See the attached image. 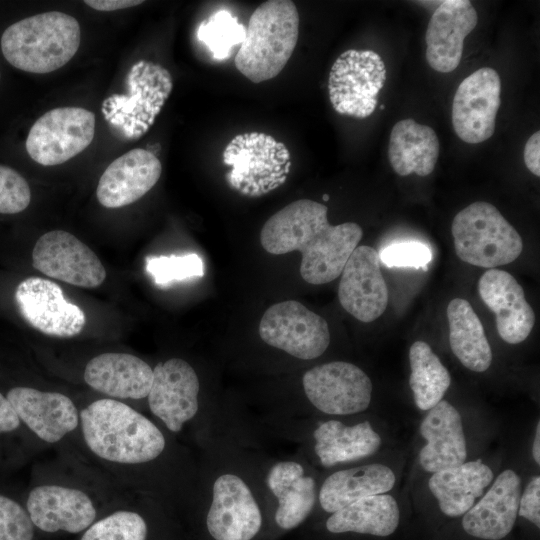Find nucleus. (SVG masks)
Listing matches in <instances>:
<instances>
[{
    "instance_id": "obj_14",
    "label": "nucleus",
    "mask_w": 540,
    "mask_h": 540,
    "mask_svg": "<svg viewBox=\"0 0 540 540\" xmlns=\"http://www.w3.org/2000/svg\"><path fill=\"white\" fill-rule=\"evenodd\" d=\"M500 92L499 74L490 67L476 70L460 83L452 104V124L461 140L477 144L494 134Z\"/></svg>"
},
{
    "instance_id": "obj_41",
    "label": "nucleus",
    "mask_w": 540,
    "mask_h": 540,
    "mask_svg": "<svg viewBox=\"0 0 540 540\" xmlns=\"http://www.w3.org/2000/svg\"><path fill=\"white\" fill-rule=\"evenodd\" d=\"M540 423H537L535 437L533 441L532 454L534 461L540 464Z\"/></svg>"
},
{
    "instance_id": "obj_2",
    "label": "nucleus",
    "mask_w": 540,
    "mask_h": 540,
    "mask_svg": "<svg viewBox=\"0 0 540 540\" xmlns=\"http://www.w3.org/2000/svg\"><path fill=\"white\" fill-rule=\"evenodd\" d=\"M129 494L90 465L56 453L34 468L23 504L39 531L79 534Z\"/></svg>"
},
{
    "instance_id": "obj_3",
    "label": "nucleus",
    "mask_w": 540,
    "mask_h": 540,
    "mask_svg": "<svg viewBox=\"0 0 540 540\" xmlns=\"http://www.w3.org/2000/svg\"><path fill=\"white\" fill-rule=\"evenodd\" d=\"M327 213L324 204L310 199L291 202L265 222L260 243L274 255L299 251L301 277L313 285L329 283L340 276L363 230L354 222L331 225Z\"/></svg>"
},
{
    "instance_id": "obj_11",
    "label": "nucleus",
    "mask_w": 540,
    "mask_h": 540,
    "mask_svg": "<svg viewBox=\"0 0 540 540\" xmlns=\"http://www.w3.org/2000/svg\"><path fill=\"white\" fill-rule=\"evenodd\" d=\"M199 390L194 368L184 359L170 358L153 368L147 404L151 414L169 432L177 434L196 416Z\"/></svg>"
},
{
    "instance_id": "obj_12",
    "label": "nucleus",
    "mask_w": 540,
    "mask_h": 540,
    "mask_svg": "<svg viewBox=\"0 0 540 540\" xmlns=\"http://www.w3.org/2000/svg\"><path fill=\"white\" fill-rule=\"evenodd\" d=\"M35 269L65 283L95 288L106 278V270L98 256L77 237L63 230L42 235L32 251Z\"/></svg>"
},
{
    "instance_id": "obj_24",
    "label": "nucleus",
    "mask_w": 540,
    "mask_h": 540,
    "mask_svg": "<svg viewBox=\"0 0 540 540\" xmlns=\"http://www.w3.org/2000/svg\"><path fill=\"white\" fill-rule=\"evenodd\" d=\"M440 151L435 131L413 119L398 121L389 139L388 158L400 176L415 173L424 177L433 172Z\"/></svg>"
},
{
    "instance_id": "obj_39",
    "label": "nucleus",
    "mask_w": 540,
    "mask_h": 540,
    "mask_svg": "<svg viewBox=\"0 0 540 540\" xmlns=\"http://www.w3.org/2000/svg\"><path fill=\"white\" fill-rule=\"evenodd\" d=\"M524 162L531 173L540 176V132L536 131L526 141L524 147Z\"/></svg>"
},
{
    "instance_id": "obj_36",
    "label": "nucleus",
    "mask_w": 540,
    "mask_h": 540,
    "mask_svg": "<svg viewBox=\"0 0 540 540\" xmlns=\"http://www.w3.org/2000/svg\"><path fill=\"white\" fill-rule=\"evenodd\" d=\"M379 258L387 267L424 268L431 261L432 252L420 242H403L383 248Z\"/></svg>"
},
{
    "instance_id": "obj_10",
    "label": "nucleus",
    "mask_w": 540,
    "mask_h": 540,
    "mask_svg": "<svg viewBox=\"0 0 540 540\" xmlns=\"http://www.w3.org/2000/svg\"><path fill=\"white\" fill-rule=\"evenodd\" d=\"M308 400L321 412L349 415L366 410L372 382L358 366L333 361L308 370L302 379Z\"/></svg>"
},
{
    "instance_id": "obj_33",
    "label": "nucleus",
    "mask_w": 540,
    "mask_h": 540,
    "mask_svg": "<svg viewBox=\"0 0 540 540\" xmlns=\"http://www.w3.org/2000/svg\"><path fill=\"white\" fill-rule=\"evenodd\" d=\"M146 269L157 285H167L172 281L204 275L203 261L195 253L182 256L149 257Z\"/></svg>"
},
{
    "instance_id": "obj_31",
    "label": "nucleus",
    "mask_w": 540,
    "mask_h": 540,
    "mask_svg": "<svg viewBox=\"0 0 540 540\" xmlns=\"http://www.w3.org/2000/svg\"><path fill=\"white\" fill-rule=\"evenodd\" d=\"M278 500L275 513L277 525L292 529L301 524L313 509L316 484L312 477L303 475L273 494Z\"/></svg>"
},
{
    "instance_id": "obj_25",
    "label": "nucleus",
    "mask_w": 540,
    "mask_h": 540,
    "mask_svg": "<svg viewBox=\"0 0 540 540\" xmlns=\"http://www.w3.org/2000/svg\"><path fill=\"white\" fill-rule=\"evenodd\" d=\"M394 484L393 471L383 464L340 470L323 482L319 501L326 512L334 513L362 498L386 493Z\"/></svg>"
},
{
    "instance_id": "obj_23",
    "label": "nucleus",
    "mask_w": 540,
    "mask_h": 540,
    "mask_svg": "<svg viewBox=\"0 0 540 540\" xmlns=\"http://www.w3.org/2000/svg\"><path fill=\"white\" fill-rule=\"evenodd\" d=\"M493 471L480 459L434 472L429 489L447 516L466 513L493 480Z\"/></svg>"
},
{
    "instance_id": "obj_8",
    "label": "nucleus",
    "mask_w": 540,
    "mask_h": 540,
    "mask_svg": "<svg viewBox=\"0 0 540 540\" xmlns=\"http://www.w3.org/2000/svg\"><path fill=\"white\" fill-rule=\"evenodd\" d=\"M94 134V113L81 107H58L47 111L32 125L26 150L38 164L54 166L84 151Z\"/></svg>"
},
{
    "instance_id": "obj_20",
    "label": "nucleus",
    "mask_w": 540,
    "mask_h": 540,
    "mask_svg": "<svg viewBox=\"0 0 540 540\" xmlns=\"http://www.w3.org/2000/svg\"><path fill=\"white\" fill-rule=\"evenodd\" d=\"M160 160L152 152L135 148L115 159L101 175L96 196L106 208H120L139 200L158 182Z\"/></svg>"
},
{
    "instance_id": "obj_5",
    "label": "nucleus",
    "mask_w": 540,
    "mask_h": 540,
    "mask_svg": "<svg viewBox=\"0 0 540 540\" xmlns=\"http://www.w3.org/2000/svg\"><path fill=\"white\" fill-rule=\"evenodd\" d=\"M299 13L290 0H268L251 14L235 56L237 70L253 83L276 77L286 66L299 36Z\"/></svg>"
},
{
    "instance_id": "obj_18",
    "label": "nucleus",
    "mask_w": 540,
    "mask_h": 540,
    "mask_svg": "<svg viewBox=\"0 0 540 540\" xmlns=\"http://www.w3.org/2000/svg\"><path fill=\"white\" fill-rule=\"evenodd\" d=\"M478 15L469 0H445L433 12L427 26L426 60L430 67L449 73L460 64L464 40L473 31Z\"/></svg>"
},
{
    "instance_id": "obj_16",
    "label": "nucleus",
    "mask_w": 540,
    "mask_h": 540,
    "mask_svg": "<svg viewBox=\"0 0 540 540\" xmlns=\"http://www.w3.org/2000/svg\"><path fill=\"white\" fill-rule=\"evenodd\" d=\"M262 516L248 485L226 473L213 484L206 525L215 540H251L260 530Z\"/></svg>"
},
{
    "instance_id": "obj_27",
    "label": "nucleus",
    "mask_w": 540,
    "mask_h": 540,
    "mask_svg": "<svg viewBox=\"0 0 540 540\" xmlns=\"http://www.w3.org/2000/svg\"><path fill=\"white\" fill-rule=\"evenodd\" d=\"M449 343L461 364L474 372L486 371L492 362V350L483 325L471 304L461 298L447 306Z\"/></svg>"
},
{
    "instance_id": "obj_37",
    "label": "nucleus",
    "mask_w": 540,
    "mask_h": 540,
    "mask_svg": "<svg viewBox=\"0 0 540 540\" xmlns=\"http://www.w3.org/2000/svg\"><path fill=\"white\" fill-rule=\"evenodd\" d=\"M518 514L540 527V477H533L520 496Z\"/></svg>"
},
{
    "instance_id": "obj_15",
    "label": "nucleus",
    "mask_w": 540,
    "mask_h": 540,
    "mask_svg": "<svg viewBox=\"0 0 540 540\" xmlns=\"http://www.w3.org/2000/svg\"><path fill=\"white\" fill-rule=\"evenodd\" d=\"M338 298L341 306L361 322L380 317L388 304V289L380 268L378 252L357 246L341 272Z\"/></svg>"
},
{
    "instance_id": "obj_34",
    "label": "nucleus",
    "mask_w": 540,
    "mask_h": 540,
    "mask_svg": "<svg viewBox=\"0 0 540 540\" xmlns=\"http://www.w3.org/2000/svg\"><path fill=\"white\" fill-rule=\"evenodd\" d=\"M35 530L24 504L0 492V540H34Z\"/></svg>"
},
{
    "instance_id": "obj_32",
    "label": "nucleus",
    "mask_w": 540,
    "mask_h": 540,
    "mask_svg": "<svg viewBox=\"0 0 540 540\" xmlns=\"http://www.w3.org/2000/svg\"><path fill=\"white\" fill-rule=\"evenodd\" d=\"M245 34L244 25L226 10L213 13L198 29L199 40L207 45L216 60L227 59L233 47L242 44Z\"/></svg>"
},
{
    "instance_id": "obj_29",
    "label": "nucleus",
    "mask_w": 540,
    "mask_h": 540,
    "mask_svg": "<svg viewBox=\"0 0 540 540\" xmlns=\"http://www.w3.org/2000/svg\"><path fill=\"white\" fill-rule=\"evenodd\" d=\"M411 374L409 385L420 410H430L448 390L451 377L439 357L424 341H415L409 349Z\"/></svg>"
},
{
    "instance_id": "obj_22",
    "label": "nucleus",
    "mask_w": 540,
    "mask_h": 540,
    "mask_svg": "<svg viewBox=\"0 0 540 540\" xmlns=\"http://www.w3.org/2000/svg\"><path fill=\"white\" fill-rule=\"evenodd\" d=\"M427 440L419 461L430 473L463 464L467 457L466 439L458 410L445 400L432 407L420 425Z\"/></svg>"
},
{
    "instance_id": "obj_43",
    "label": "nucleus",
    "mask_w": 540,
    "mask_h": 540,
    "mask_svg": "<svg viewBox=\"0 0 540 540\" xmlns=\"http://www.w3.org/2000/svg\"><path fill=\"white\" fill-rule=\"evenodd\" d=\"M0 79H1V72H0Z\"/></svg>"
},
{
    "instance_id": "obj_21",
    "label": "nucleus",
    "mask_w": 540,
    "mask_h": 540,
    "mask_svg": "<svg viewBox=\"0 0 540 540\" xmlns=\"http://www.w3.org/2000/svg\"><path fill=\"white\" fill-rule=\"evenodd\" d=\"M520 492V477L513 470L501 472L480 501L464 513V531L484 540L507 536L518 515Z\"/></svg>"
},
{
    "instance_id": "obj_19",
    "label": "nucleus",
    "mask_w": 540,
    "mask_h": 540,
    "mask_svg": "<svg viewBox=\"0 0 540 540\" xmlns=\"http://www.w3.org/2000/svg\"><path fill=\"white\" fill-rule=\"evenodd\" d=\"M483 302L495 313L498 334L509 344L524 341L535 324V313L522 286L507 271L488 269L478 282Z\"/></svg>"
},
{
    "instance_id": "obj_28",
    "label": "nucleus",
    "mask_w": 540,
    "mask_h": 540,
    "mask_svg": "<svg viewBox=\"0 0 540 540\" xmlns=\"http://www.w3.org/2000/svg\"><path fill=\"white\" fill-rule=\"evenodd\" d=\"M399 520L396 500L383 493L362 498L332 513L326 528L332 533L355 532L385 537L397 529Z\"/></svg>"
},
{
    "instance_id": "obj_9",
    "label": "nucleus",
    "mask_w": 540,
    "mask_h": 540,
    "mask_svg": "<svg viewBox=\"0 0 540 540\" xmlns=\"http://www.w3.org/2000/svg\"><path fill=\"white\" fill-rule=\"evenodd\" d=\"M259 335L266 344L303 360L321 356L330 343L326 320L295 300L269 307L260 320Z\"/></svg>"
},
{
    "instance_id": "obj_40",
    "label": "nucleus",
    "mask_w": 540,
    "mask_h": 540,
    "mask_svg": "<svg viewBox=\"0 0 540 540\" xmlns=\"http://www.w3.org/2000/svg\"><path fill=\"white\" fill-rule=\"evenodd\" d=\"M89 7L103 12L115 11L134 7L143 3L140 0H86Z\"/></svg>"
},
{
    "instance_id": "obj_38",
    "label": "nucleus",
    "mask_w": 540,
    "mask_h": 540,
    "mask_svg": "<svg viewBox=\"0 0 540 540\" xmlns=\"http://www.w3.org/2000/svg\"><path fill=\"white\" fill-rule=\"evenodd\" d=\"M15 434L34 437L22 424L5 394L0 391V448L4 437Z\"/></svg>"
},
{
    "instance_id": "obj_35",
    "label": "nucleus",
    "mask_w": 540,
    "mask_h": 540,
    "mask_svg": "<svg viewBox=\"0 0 540 540\" xmlns=\"http://www.w3.org/2000/svg\"><path fill=\"white\" fill-rule=\"evenodd\" d=\"M30 200L31 191L25 178L16 170L0 164V213L22 212Z\"/></svg>"
},
{
    "instance_id": "obj_13",
    "label": "nucleus",
    "mask_w": 540,
    "mask_h": 540,
    "mask_svg": "<svg viewBox=\"0 0 540 540\" xmlns=\"http://www.w3.org/2000/svg\"><path fill=\"white\" fill-rule=\"evenodd\" d=\"M14 297L23 319L45 335L72 338L84 329L85 313L68 302L61 287L51 280L26 278L18 284Z\"/></svg>"
},
{
    "instance_id": "obj_7",
    "label": "nucleus",
    "mask_w": 540,
    "mask_h": 540,
    "mask_svg": "<svg viewBox=\"0 0 540 540\" xmlns=\"http://www.w3.org/2000/svg\"><path fill=\"white\" fill-rule=\"evenodd\" d=\"M386 80L381 56L372 50H347L334 62L328 90L335 111L358 118L370 116Z\"/></svg>"
},
{
    "instance_id": "obj_17",
    "label": "nucleus",
    "mask_w": 540,
    "mask_h": 540,
    "mask_svg": "<svg viewBox=\"0 0 540 540\" xmlns=\"http://www.w3.org/2000/svg\"><path fill=\"white\" fill-rule=\"evenodd\" d=\"M82 379L101 397L132 405V401L147 398L153 380V368L130 353L104 352L85 363Z\"/></svg>"
},
{
    "instance_id": "obj_42",
    "label": "nucleus",
    "mask_w": 540,
    "mask_h": 540,
    "mask_svg": "<svg viewBox=\"0 0 540 540\" xmlns=\"http://www.w3.org/2000/svg\"><path fill=\"white\" fill-rule=\"evenodd\" d=\"M323 200L328 201L329 200V195H327V194L323 195Z\"/></svg>"
},
{
    "instance_id": "obj_1",
    "label": "nucleus",
    "mask_w": 540,
    "mask_h": 540,
    "mask_svg": "<svg viewBox=\"0 0 540 540\" xmlns=\"http://www.w3.org/2000/svg\"><path fill=\"white\" fill-rule=\"evenodd\" d=\"M78 406L85 463L123 490L141 493L149 469L168 451L165 433L127 402L100 396Z\"/></svg>"
},
{
    "instance_id": "obj_26",
    "label": "nucleus",
    "mask_w": 540,
    "mask_h": 540,
    "mask_svg": "<svg viewBox=\"0 0 540 540\" xmlns=\"http://www.w3.org/2000/svg\"><path fill=\"white\" fill-rule=\"evenodd\" d=\"M315 453L321 464L331 467L374 454L381 445V437L368 421L353 426L330 420L314 431Z\"/></svg>"
},
{
    "instance_id": "obj_6",
    "label": "nucleus",
    "mask_w": 540,
    "mask_h": 540,
    "mask_svg": "<svg viewBox=\"0 0 540 540\" xmlns=\"http://www.w3.org/2000/svg\"><path fill=\"white\" fill-rule=\"evenodd\" d=\"M451 232L456 255L474 266L492 269L506 265L523 250L519 233L488 202H474L458 212Z\"/></svg>"
},
{
    "instance_id": "obj_30",
    "label": "nucleus",
    "mask_w": 540,
    "mask_h": 540,
    "mask_svg": "<svg viewBox=\"0 0 540 540\" xmlns=\"http://www.w3.org/2000/svg\"><path fill=\"white\" fill-rule=\"evenodd\" d=\"M132 494L135 493L126 496L88 527L80 540H147L146 519L126 504Z\"/></svg>"
},
{
    "instance_id": "obj_4",
    "label": "nucleus",
    "mask_w": 540,
    "mask_h": 540,
    "mask_svg": "<svg viewBox=\"0 0 540 540\" xmlns=\"http://www.w3.org/2000/svg\"><path fill=\"white\" fill-rule=\"evenodd\" d=\"M80 41L78 21L66 13L50 11L10 25L2 34L1 50L15 68L45 74L67 64Z\"/></svg>"
}]
</instances>
